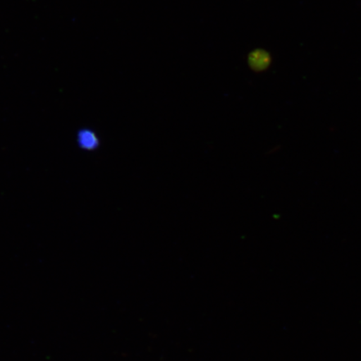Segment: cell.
<instances>
[{
  "mask_svg": "<svg viewBox=\"0 0 361 361\" xmlns=\"http://www.w3.org/2000/svg\"><path fill=\"white\" fill-rule=\"evenodd\" d=\"M78 140L80 147L85 149V150L93 151L100 146V140L92 130H81L78 134Z\"/></svg>",
  "mask_w": 361,
  "mask_h": 361,
  "instance_id": "6da1fadb",
  "label": "cell"
}]
</instances>
